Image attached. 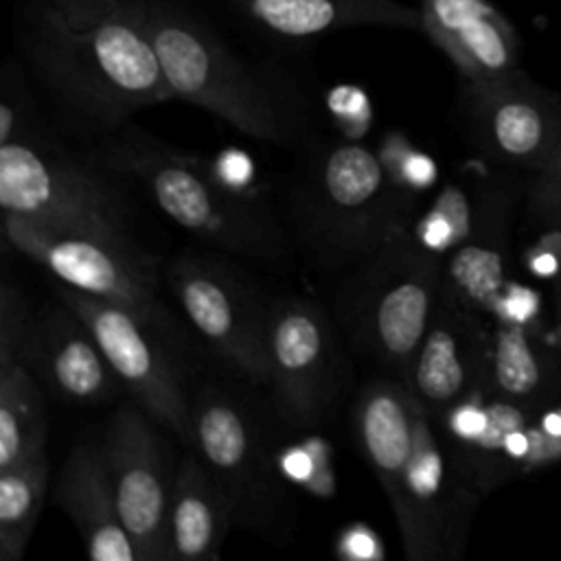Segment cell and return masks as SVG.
I'll return each instance as SVG.
<instances>
[{
  "instance_id": "cell-11",
  "label": "cell",
  "mask_w": 561,
  "mask_h": 561,
  "mask_svg": "<svg viewBox=\"0 0 561 561\" xmlns=\"http://www.w3.org/2000/svg\"><path fill=\"white\" fill-rule=\"evenodd\" d=\"M169 432L136 401L112 414L101 440L118 515L140 561H169V504L178 476Z\"/></svg>"
},
{
  "instance_id": "cell-12",
  "label": "cell",
  "mask_w": 561,
  "mask_h": 561,
  "mask_svg": "<svg viewBox=\"0 0 561 561\" xmlns=\"http://www.w3.org/2000/svg\"><path fill=\"white\" fill-rule=\"evenodd\" d=\"M337 322L307 298L272 302L270 390L278 414L294 427L311 430L337 403L344 355Z\"/></svg>"
},
{
  "instance_id": "cell-1",
  "label": "cell",
  "mask_w": 561,
  "mask_h": 561,
  "mask_svg": "<svg viewBox=\"0 0 561 561\" xmlns=\"http://www.w3.org/2000/svg\"><path fill=\"white\" fill-rule=\"evenodd\" d=\"M11 39L55 112L94 140L173 99L142 0H18Z\"/></svg>"
},
{
  "instance_id": "cell-6",
  "label": "cell",
  "mask_w": 561,
  "mask_h": 561,
  "mask_svg": "<svg viewBox=\"0 0 561 561\" xmlns=\"http://www.w3.org/2000/svg\"><path fill=\"white\" fill-rule=\"evenodd\" d=\"M121 180L77 158L37 127L31 105L0 138V206L35 226L134 243V208Z\"/></svg>"
},
{
  "instance_id": "cell-14",
  "label": "cell",
  "mask_w": 561,
  "mask_h": 561,
  "mask_svg": "<svg viewBox=\"0 0 561 561\" xmlns=\"http://www.w3.org/2000/svg\"><path fill=\"white\" fill-rule=\"evenodd\" d=\"M462 112L473 145L489 160L526 173L543 164L561 136V94L519 68L465 81Z\"/></svg>"
},
{
  "instance_id": "cell-21",
  "label": "cell",
  "mask_w": 561,
  "mask_h": 561,
  "mask_svg": "<svg viewBox=\"0 0 561 561\" xmlns=\"http://www.w3.org/2000/svg\"><path fill=\"white\" fill-rule=\"evenodd\" d=\"M234 515L228 495L195 449L180 458L169 504V561L215 559Z\"/></svg>"
},
{
  "instance_id": "cell-15",
  "label": "cell",
  "mask_w": 561,
  "mask_h": 561,
  "mask_svg": "<svg viewBox=\"0 0 561 561\" xmlns=\"http://www.w3.org/2000/svg\"><path fill=\"white\" fill-rule=\"evenodd\" d=\"M20 357L64 403L96 405L123 388L90 327L59 298L28 316Z\"/></svg>"
},
{
  "instance_id": "cell-9",
  "label": "cell",
  "mask_w": 561,
  "mask_h": 561,
  "mask_svg": "<svg viewBox=\"0 0 561 561\" xmlns=\"http://www.w3.org/2000/svg\"><path fill=\"white\" fill-rule=\"evenodd\" d=\"M4 239L59 283L123 307L169 346L182 342L180 324L167 309L160 285L162 265L138 241L61 232L2 213Z\"/></svg>"
},
{
  "instance_id": "cell-22",
  "label": "cell",
  "mask_w": 561,
  "mask_h": 561,
  "mask_svg": "<svg viewBox=\"0 0 561 561\" xmlns=\"http://www.w3.org/2000/svg\"><path fill=\"white\" fill-rule=\"evenodd\" d=\"M482 388L541 410L552 403L561 388V359L539 342L535 329L495 320Z\"/></svg>"
},
{
  "instance_id": "cell-24",
  "label": "cell",
  "mask_w": 561,
  "mask_h": 561,
  "mask_svg": "<svg viewBox=\"0 0 561 561\" xmlns=\"http://www.w3.org/2000/svg\"><path fill=\"white\" fill-rule=\"evenodd\" d=\"M50 462L46 445L0 469V561H20L37 526Z\"/></svg>"
},
{
  "instance_id": "cell-5",
  "label": "cell",
  "mask_w": 561,
  "mask_h": 561,
  "mask_svg": "<svg viewBox=\"0 0 561 561\" xmlns=\"http://www.w3.org/2000/svg\"><path fill=\"white\" fill-rule=\"evenodd\" d=\"M291 191L298 239L320 265L357 267L408 230L405 191L366 145H324L307 158Z\"/></svg>"
},
{
  "instance_id": "cell-32",
  "label": "cell",
  "mask_w": 561,
  "mask_h": 561,
  "mask_svg": "<svg viewBox=\"0 0 561 561\" xmlns=\"http://www.w3.org/2000/svg\"><path fill=\"white\" fill-rule=\"evenodd\" d=\"M559 344H561V337H559Z\"/></svg>"
},
{
  "instance_id": "cell-28",
  "label": "cell",
  "mask_w": 561,
  "mask_h": 561,
  "mask_svg": "<svg viewBox=\"0 0 561 561\" xmlns=\"http://www.w3.org/2000/svg\"><path fill=\"white\" fill-rule=\"evenodd\" d=\"M28 311L18 287L9 280L2 283L0 291V366L13 359H22V340L28 324Z\"/></svg>"
},
{
  "instance_id": "cell-13",
  "label": "cell",
  "mask_w": 561,
  "mask_h": 561,
  "mask_svg": "<svg viewBox=\"0 0 561 561\" xmlns=\"http://www.w3.org/2000/svg\"><path fill=\"white\" fill-rule=\"evenodd\" d=\"M55 294L94 333L123 390L171 436L193 447V405L178 368L153 329L118 305L88 296L57 280Z\"/></svg>"
},
{
  "instance_id": "cell-10",
  "label": "cell",
  "mask_w": 561,
  "mask_h": 561,
  "mask_svg": "<svg viewBox=\"0 0 561 561\" xmlns=\"http://www.w3.org/2000/svg\"><path fill=\"white\" fill-rule=\"evenodd\" d=\"M162 280L210 348L243 379L267 388L272 302L219 256L175 254L162 263Z\"/></svg>"
},
{
  "instance_id": "cell-23",
  "label": "cell",
  "mask_w": 561,
  "mask_h": 561,
  "mask_svg": "<svg viewBox=\"0 0 561 561\" xmlns=\"http://www.w3.org/2000/svg\"><path fill=\"white\" fill-rule=\"evenodd\" d=\"M48 440L44 386L22 359L0 366V469Z\"/></svg>"
},
{
  "instance_id": "cell-20",
  "label": "cell",
  "mask_w": 561,
  "mask_h": 561,
  "mask_svg": "<svg viewBox=\"0 0 561 561\" xmlns=\"http://www.w3.org/2000/svg\"><path fill=\"white\" fill-rule=\"evenodd\" d=\"M508 202L486 193L471 234L443 256L440 294L471 311L493 316L508 287Z\"/></svg>"
},
{
  "instance_id": "cell-25",
  "label": "cell",
  "mask_w": 561,
  "mask_h": 561,
  "mask_svg": "<svg viewBox=\"0 0 561 561\" xmlns=\"http://www.w3.org/2000/svg\"><path fill=\"white\" fill-rule=\"evenodd\" d=\"M478 217V202L469 195L467 188L449 184L443 188L440 197L434 202L427 217L419 224L414 237L430 248L432 252L445 256L458 243H462Z\"/></svg>"
},
{
  "instance_id": "cell-18",
  "label": "cell",
  "mask_w": 561,
  "mask_h": 561,
  "mask_svg": "<svg viewBox=\"0 0 561 561\" xmlns=\"http://www.w3.org/2000/svg\"><path fill=\"white\" fill-rule=\"evenodd\" d=\"M419 31L447 55L465 81L519 68V35L489 0H419Z\"/></svg>"
},
{
  "instance_id": "cell-4",
  "label": "cell",
  "mask_w": 561,
  "mask_h": 561,
  "mask_svg": "<svg viewBox=\"0 0 561 561\" xmlns=\"http://www.w3.org/2000/svg\"><path fill=\"white\" fill-rule=\"evenodd\" d=\"M88 156L121 182L140 186L164 217L215 250L254 263L287 259L285 228L261 199L136 123L94 140Z\"/></svg>"
},
{
  "instance_id": "cell-7",
  "label": "cell",
  "mask_w": 561,
  "mask_h": 561,
  "mask_svg": "<svg viewBox=\"0 0 561 561\" xmlns=\"http://www.w3.org/2000/svg\"><path fill=\"white\" fill-rule=\"evenodd\" d=\"M440 285L443 256L403 230L353 267L337 296L335 322L355 351L405 381L440 302Z\"/></svg>"
},
{
  "instance_id": "cell-3",
  "label": "cell",
  "mask_w": 561,
  "mask_h": 561,
  "mask_svg": "<svg viewBox=\"0 0 561 561\" xmlns=\"http://www.w3.org/2000/svg\"><path fill=\"white\" fill-rule=\"evenodd\" d=\"M173 99L202 107L256 142L296 147L309 134V103L276 64L241 48L197 0H142Z\"/></svg>"
},
{
  "instance_id": "cell-2",
  "label": "cell",
  "mask_w": 561,
  "mask_h": 561,
  "mask_svg": "<svg viewBox=\"0 0 561 561\" xmlns=\"http://www.w3.org/2000/svg\"><path fill=\"white\" fill-rule=\"evenodd\" d=\"M436 425L401 379L375 377L357 394V445L390 502L412 561L460 557L482 497L451 460Z\"/></svg>"
},
{
  "instance_id": "cell-31",
  "label": "cell",
  "mask_w": 561,
  "mask_h": 561,
  "mask_svg": "<svg viewBox=\"0 0 561 561\" xmlns=\"http://www.w3.org/2000/svg\"><path fill=\"white\" fill-rule=\"evenodd\" d=\"M554 300H557V311L561 318V274L554 278Z\"/></svg>"
},
{
  "instance_id": "cell-8",
  "label": "cell",
  "mask_w": 561,
  "mask_h": 561,
  "mask_svg": "<svg viewBox=\"0 0 561 561\" xmlns=\"http://www.w3.org/2000/svg\"><path fill=\"white\" fill-rule=\"evenodd\" d=\"M193 447L230 500L234 526L270 541H287L296 524V495L272 451L254 405L237 392L206 383L193 397Z\"/></svg>"
},
{
  "instance_id": "cell-17",
  "label": "cell",
  "mask_w": 561,
  "mask_h": 561,
  "mask_svg": "<svg viewBox=\"0 0 561 561\" xmlns=\"http://www.w3.org/2000/svg\"><path fill=\"white\" fill-rule=\"evenodd\" d=\"M226 13L276 46H300L359 28L419 31V9L399 0H224Z\"/></svg>"
},
{
  "instance_id": "cell-16",
  "label": "cell",
  "mask_w": 561,
  "mask_h": 561,
  "mask_svg": "<svg viewBox=\"0 0 561 561\" xmlns=\"http://www.w3.org/2000/svg\"><path fill=\"white\" fill-rule=\"evenodd\" d=\"M489 335L482 313L440 294L436 313L405 379L434 419H443L482 386Z\"/></svg>"
},
{
  "instance_id": "cell-26",
  "label": "cell",
  "mask_w": 561,
  "mask_h": 561,
  "mask_svg": "<svg viewBox=\"0 0 561 561\" xmlns=\"http://www.w3.org/2000/svg\"><path fill=\"white\" fill-rule=\"evenodd\" d=\"M524 213L537 232H561V136L543 164L530 173Z\"/></svg>"
},
{
  "instance_id": "cell-19",
  "label": "cell",
  "mask_w": 561,
  "mask_h": 561,
  "mask_svg": "<svg viewBox=\"0 0 561 561\" xmlns=\"http://www.w3.org/2000/svg\"><path fill=\"white\" fill-rule=\"evenodd\" d=\"M55 504L81 535L85 554L94 561H136L138 552L118 515L101 440L77 443L59 471Z\"/></svg>"
},
{
  "instance_id": "cell-30",
  "label": "cell",
  "mask_w": 561,
  "mask_h": 561,
  "mask_svg": "<svg viewBox=\"0 0 561 561\" xmlns=\"http://www.w3.org/2000/svg\"><path fill=\"white\" fill-rule=\"evenodd\" d=\"M526 267L539 278H557L561 274V232H539V241L526 252Z\"/></svg>"
},
{
  "instance_id": "cell-29",
  "label": "cell",
  "mask_w": 561,
  "mask_h": 561,
  "mask_svg": "<svg viewBox=\"0 0 561 561\" xmlns=\"http://www.w3.org/2000/svg\"><path fill=\"white\" fill-rule=\"evenodd\" d=\"M539 307H541V298L537 291L524 285L508 283V287L504 289V294L500 296L493 309V318L500 322H515V324L535 329L539 320Z\"/></svg>"
},
{
  "instance_id": "cell-27",
  "label": "cell",
  "mask_w": 561,
  "mask_h": 561,
  "mask_svg": "<svg viewBox=\"0 0 561 561\" xmlns=\"http://www.w3.org/2000/svg\"><path fill=\"white\" fill-rule=\"evenodd\" d=\"M561 458V405L535 410L528 425V460L526 471Z\"/></svg>"
}]
</instances>
